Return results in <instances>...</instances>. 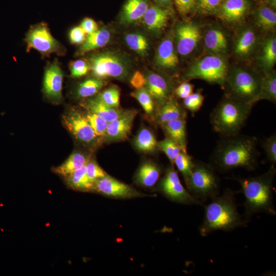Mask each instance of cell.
<instances>
[{"instance_id":"cell-1","label":"cell","mask_w":276,"mask_h":276,"mask_svg":"<svg viewBox=\"0 0 276 276\" xmlns=\"http://www.w3.org/2000/svg\"><path fill=\"white\" fill-rule=\"evenodd\" d=\"M257 143V137L240 133L222 136L213 151L210 164L220 172L237 168L254 171L258 166L260 156Z\"/></svg>"},{"instance_id":"cell-2","label":"cell","mask_w":276,"mask_h":276,"mask_svg":"<svg viewBox=\"0 0 276 276\" xmlns=\"http://www.w3.org/2000/svg\"><path fill=\"white\" fill-rule=\"evenodd\" d=\"M276 174L273 165L265 173L247 178H235L244 196L243 220L247 224L252 216L259 213L275 216L273 185Z\"/></svg>"},{"instance_id":"cell-3","label":"cell","mask_w":276,"mask_h":276,"mask_svg":"<svg viewBox=\"0 0 276 276\" xmlns=\"http://www.w3.org/2000/svg\"><path fill=\"white\" fill-rule=\"evenodd\" d=\"M237 192L226 189L221 195L211 199L204 206V215L199 227L200 235L206 237L217 231L228 232L247 224L240 215L236 203Z\"/></svg>"},{"instance_id":"cell-4","label":"cell","mask_w":276,"mask_h":276,"mask_svg":"<svg viewBox=\"0 0 276 276\" xmlns=\"http://www.w3.org/2000/svg\"><path fill=\"white\" fill-rule=\"evenodd\" d=\"M253 104L225 95L210 115L215 131L222 136L240 133L251 112Z\"/></svg>"},{"instance_id":"cell-5","label":"cell","mask_w":276,"mask_h":276,"mask_svg":"<svg viewBox=\"0 0 276 276\" xmlns=\"http://www.w3.org/2000/svg\"><path fill=\"white\" fill-rule=\"evenodd\" d=\"M262 75L257 70L243 66L229 68L223 88L225 95L254 104L259 93Z\"/></svg>"},{"instance_id":"cell-6","label":"cell","mask_w":276,"mask_h":276,"mask_svg":"<svg viewBox=\"0 0 276 276\" xmlns=\"http://www.w3.org/2000/svg\"><path fill=\"white\" fill-rule=\"evenodd\" d=\"M87 61L95 77L127 80L132 70L130 59L121 52L105 50L91 54Z\"/></svg>"},{"instance_id":"cell-7","label":"cell","mask_w":276,"mask_h":276,"mask_svg":"<svg viewBox=\"0 0 276 276\" xmlns=\"http://www.w3.org/2000/svg\"><path fill=\"white\" fill-rule=\"evenodd\" d=\"M228 70L224 56L209 53L193 62L186 70L183 78L186 81L202 80L223 88Z\"/></svg>"},{"instance_id":"cell-8","label":"cell","mask_w":276,"mask_h":276,"mask_svg":"<svg viewBox=\"0 0 276 276\" xmlns=\"http://www.w3.org/2000/svg\"><path fill=\"white\" fill-rule=\"evenodd\" d=\"M189 192L201 202L218 196L220 181L216 171L211 165L194 160L190 175L185 181Z\"/></svg>"},{"instance_id":"cell-9","label":"cell","mask_w":276,"mask_h":276,"mask_svg":"<svg viewBox=\"0 0 276 276\" xmlns=\"http://www.w3.org/2000/svg\"><path fill=\"white\" fill-rule=\"evenodd\" d=\"M64 127L79 142L89 147L100 142L87 120L85 113L75 108L67 110L62 116Z\"/></svg>"},{"instance_id":"cell-10","label":"cell","mask_w":276,"mask_h":276,"mask_svg":"<svg viewBox=\"0 0 276 276\" xmlns=\"http://www.w3.org/2000/svg\"><path fill=\"white\" fill-rule=\"evenodd\" d=\"M159 189L168 198L185 204L203 206V202L193 197L182 186L173 166L169 167L159 183Z\"/></svg>"},{"instance_id":"cell-11","label":"cell","mask_w":276,"mask_h":276,"mask_svg":"<svg viewBox=\"0 0 276 276\" xmlns=\"http://www.w3.org/2000/svg\"><path fill=\"white\" fill-rule=\"evenodd\" d=\"M173 34L177 52L181 57L191 54L201 38L200 27L192 22L178 23Z\"/></svg>"},{"instance_id":"cell-12","label":"cell","mask_w":276,"mask_h":276,"mask_svg":"<svg viewBox=\"0 0 276 276\" xmlns=\"http://www.w3.org/2000/svg\"><path fill=\"white\" fill-rule=\"evenodd\" d=\"M25 40L28 49H35L43 55L60 54L62 52L60 43L52 36L47 26L43 23L31 27Z\"/></svg>"},{"instance_id":"cell-13","label":"cell","mask_w":276,"mask_h":276,"mask_svg":"<svg viewBox=\"0 0 276 276\" xmlns=\"http://www.w3.org/2000/svg\"><path fill=\"white\" fill-rule=\"evenodd\" d=\"M93 192L108 197L124 199L146 196V195L141 193L131 186L108 174L94 182Z\"/></svg>"},{"instance_id":"cell-14","label":"cell","mask_w":276,"mask_h":276,"mask_svg":"<svg viewBox=\"0 0 276 276\" xmlns=\"http://www.w3.org/2000/svg\"><path fill=\"white\" fill-rule=\"evenodd\" d=\"M260 39L254 27L245 25L237 32L234 38V55L240 60H246L254 55Z\"/></svg>"},{"instance_id":"cell-15","label":"cell","mask_w":276,"mask_h":276,"mask_svg":"<svg viewBox=\"0 0 276 276\" xmlns=\"http://www.w3.org/2000/svg\"><path fill=\"white\" fill-rule=\"evenodd\" d=\"M254 55L261 75L273 70L276 62V37L273 33L260 40Z\"/></svg>"},{"instance_id":"cell-16","label":"cell","mask_w":276,"mask_h":276,"mask_svg":"<svg viewBox=\"0 0 276 276\" xmlns=\"http://www.w3.org/2000/svg\"><path fill=\"white\" fill-rule=\"evenodd\" d=\"M251 9L250 0H224L216 14L224 22L236 25L245 19Z\"/></svg>"},{"instance_id":"cell-17","label":"cell","mask_w":276,"mask_h":276,"mask_svg":"<svg viewBox=\"0 0 276 276\" xmlns=\"http://www.w3.org/2000/svg\"><path fill=\"white\" fill-rule=\"evenodd\" d=\"M146 77L145 87L157 106L172 97L174 91L173 84L166 76L153 72H149Z\"/></svg>"},{"instance_id":"cell-18","label":"cell","mask_w":276,"mask_h":276,"mask_svg":"<svg viewBox=\"0 0 276 276\" xmlns=\"http://www.w3.org/2000/svg\"><path fill=\"white\" fill-rule=\"evenodd\" d=\"M63 77L62 71L56 61L50 64L45 68L43 91L47 98L54 103H59L62 99Z\"/></svg>"},{"instance_id":"cell-19","label":"cell","mask_w":276,"mask_h":276,"mask_svg":"<svg viewBox=\"0 0 276 276\" xmlns=\"http://www.w3.org/2000/svg\"><path fill=\"white\" fill-rule=\"evenodd\" d=\"M137 112L134 109L124 110L115 120L108 123L104 140L109 142L121 141L127 138L130 133Z\"/></svg>"},{"instance_id":"cell-20","label":"cell","mask_w":276,"mask_h":276,"mask_svg":"<svg viewBox=\"0 0 276 276\" xmlns=\"http://www.w3.org/2000/svg\"><path fill=\"white\" fill-rule=\"evenodd\" d=\"M178 55L172 34L162 40L158 45L154 58L155 64L163 70L175 71L179 64Z\"/></svg>"},{"instance_id":"cell-21","label":"cell","mask_w":276,"mask_h":276,"mask_svg":"<svg viewBox=\"0 0 276 276\" xmlns=\"http://www.w3.org/2000/svg\"><path fill=\"white\" fill-rule=\"evenodd\" d=\"M172 13L156 4L150 5L142 19L146 28L154 34H158L167 26Z\"/></svg>"},{"instance_id":"cell-22","label":"cell","mask_w":276,"mask_h":276,"mask_svg":"<svg viewBox=\"0 0 276 276\" xmlns=\"http://www.w3.org/2000/svg\"><path fill=\"white\" fill-rule=\"evenodd\" d=\"M205 50L209 54L224 56L228 51V41L223 30L216 27L209 28L203 36Z\"/></svg>"},{"instance_id":"cell-23","label":"cell","mask_w":276,"mask_h":276,"mask_svg":"<svg viewBox=\"0 0 276 276\" xmlns=\"http://www.w3.org/2000/svg\"><path fill=\"white\" fill-rule=\"evenodd\" d=\"M155 122L160 125L168 121L186 119L187 111L173 97L157 106L154 113Z\"/></svg>"},{"instance_id":"cell-24","label":"cell","mask_w":276,"mask_h":276,"mask_svg":"<svg viewBox=\"0 0 276 276\" xmlns=\"http://www.w3.org/2000/svg\"><path fill=\"white\" fill-rule=\"evenodd\" d=\"M149 5V0H126L120 15V23L128 25L140 20Z\"/></svg>"},{"instance_id":"cell-25","label":"cell","mask_w":276,"mask_h":276,"mask_svg":"<svg viewBox=\"0 0 276 276\" xmlns=\"http://www.w3.org/2000/svg\"><path fill=\"white\" fill-rule=\"evenodd\" d=\"M275 10L264 5H258L252 12V18L255 26L261 31L272 33L276 27Z\"/></svg>"},{"instance_id":"cell-26","label":"cell","mask_w":276,"mask_h":276,"mask_svg":"<svg viewBox=\"0 0 276 276\" xmlns=\"http://www.w3.org/2000/svg\"><path fill=\"white\" fill-rule=\"evenodd\" d=\"M167 136L175 141L183 151L187 152L186 119L171 120L160 125Z\"/></svg>"},{"instance_id":"cell-27","label":"cell","mask_w":276,"mask_h":276,"mask_svg":"<svg viewBox=\"0 0 276 276\" xmlns=\"http://www.w3.org/2000/svg\"><path fill=\"white\" fill-rule=\"evenodd\" d=\"M83 105L88 111L98 115L108 123L118 118L124 111V109L107 105L98 95L88 99Z\"/></svg>"},{"instance_id":"cell-28","label":"cell","mask_w":276,"mask_h":276,"mask_svg":"<svg viewBox=\"0 0 276 276\" xmlns=\"http://www.w3.org/2000/svg\"><path fill=\"white\" fill-rule=\"evenodd\" d=\"M110 37V31L107 28L98 29L88 35L78 50V55H83L88 52L104 47L109 42Z\"/></svg>"},{"instance_id":"cell-29","label":"cell","mask_w":276,"mask_h":276,"mask_svg":"<svg viewBox=\"0 0 276 276\" xmlns=\"http://www.w3.org/2000/svg\"><path fill=\"white\" fill-rule=\"evenodd\" d=\"M91 158L81 151L73 152L61 164L53 171L63 178L84 166Z\"/></svg>"},{"instance_id":"cell-30","label":"cell","mask_w":276,"mask_h":276,"mask_svg":"<svg viewBox=\"0 0 276 276\" xmlns=\"http://www.w3.org/2000/svg\"><path fill=\"white\" fill-rule=\"evenodd\" d=\"M161 172V169L157 165L153 162H146L139 167L135 176V181L142 187H151L158 180Z\"/></svg>"},{"instance_id":"cell-31","label":"cell","mask_w":276,"mask_h":276,"mask_svg":"<svg viewBox=\"0 0 276 276\" xmlns=\"http://www.w3.org/2000/svg\"><path fill=\"white\" fill-rule=\"evenodd\" d=\"M63 178L67 187L72 190L93 192L94 183L90 181L86 175L85 165Z\"/></svg>"},{"instance_id":"cell-32","label":"cell","mask_w":276,"mask_h":276,"mask_svg":"<svg viewBox=\"0 0 276 276\" xmlns=\"http://www.w3.org/2000/svg\"><path fill=\"white\" fill-rule=\"evenodd\" d=\"M262 100L275 103L276 72L274 69L262 75L260 88L257 98V102Z\"/></svg>"},{"instance_id":"cell-33","label":"cell","mask_w":276,"mask_h":276,"mask_svg":"<svg viewBox=\"0 0 276 276\" xmlns=\"http://www.w3.org/2000/svg\"><path fill=\"white\" fill-rule=\"evenodd\" d=\"M124 40L127 45L141 56L148 55L150 44L148 38L142 32L135 31L126 34Z\"/></svg>"},{"instance_id":"cell-34","label":"cell","mask_w":276,"mask_h":276,"mask_svg":"<svg viewBox=\"0 0 276 276\" xmlns=\"http://www.w3.org/2000/svg\"><path fill=\"white\" fill-rule=\"evenodd\" d=\"M134 145L139 151L152 152L157 147V142L153 133L149 129L144 128L140 130L134 140Z\"/></svg>"},{"instance_id":"cell-35","label":"cell","mask_w":276,"mask_h":276,"mask_svg":"<svg viewBox=\"0 0 276 276\" xmlns=\"http://www.w3.org/2000/svg\"><path fill=\"white\" fill-rule=\"evenodd\" d=\"M103 79L96 77L88 78L80 83L76 88L78 98H86L94 96L105 85Z\"/></svg>"},{"instance_id":"cell-36","label":"cell","mask_w":276,"mask_h":276,"mask_svg":"<svg viewBox=\"0 0 276 276\" xmlns=\"http://www.w3.org/2000/svg\"><path fill=\"white\" fill-rule=\"evenodd\" d=\"M130 95L139 102L147 114L152 115L154 113V100L145 87L135 89Z\"/></svg>"},{"instance_id":"cell-37","label":"cell","mask_w":276,"mask_h":276,"mask_svg":"<svg viewBox=\"0 0 276 276\" xmlns=\"http://www.w3.org/2000/svg\"><path fill=\"white\" fill-rule=\"evenodd\" d=\"M174 164L182 174L186 181L190 175L194 165V160L193 157L190 155L187 152L180 151L176 157Z\"/></svg>"},{"instance_id":"cell-38","label":"cell","mask_w":276,"mask_h":276,"mask_svg":"<svg viewBox=\"0 0 276 276\" xmlns=\"http://www.w3.org/2000/svg\"><path fill=\"white\" fill-rule=\"evenodd\" d=\"M157 147L166 155L173 166L176 157L182 151L179 146L168 136L157 142Z\"/></svg>"},{"instance_id":"cell-39","label":"cell","mask_w":276,"mask_h":276,"mask_svg":"<svg viewBox=\"0 0 276 276\" xmlns=\"http://www.w3.org/2000/svg\"><path fill=\"white\" fill-rule=\"evenodd\" d=\"M85 115L97 136L104 139L108 122L98 115L89 111Z\"/></svg>"},{"instance_id":"cell-40","label":"cell","mask_w":276,"mask_h":276,"mask_svg":"<svg viewBox=\"0 0 276 276\" xmlns=\"http://www.w3.org/2000/svg\"><path fill=\"white\" fill-rule=\"evenodd\" d=\"M97 95L107 105L112 107L119 108L120 90L117 86L111 85Z\"/></svg>"},{"instance_id":"cell-41","label":"cell","mask_w":276,"mask_h":276,"mask_svg":"<svg viewBox=\"0 0 276 276\" xmlns=\"http://www.w3.org/2000/svg\"><path fill=\"white\" fill-rule=\"evenodd\" d=\"M204 97L200 91L192 93L183 99L182 106L185 109L189 110L192 113L198 111L201 107Z\"/></svg>"},{"instance_id":"cell-42","label":"cell","mask_w":276,"mask_h":276,"mask_svg":"<svg viewBox=\"0 0 276 276\" xmlns=\"http://www.w3.org/2000/svg\"><path fill=\"white\" fill-rule=\"evenodd\" d=\"M224 0H196V10L203 14H216Z\"/></svg>"},{"instance_id":"cell-43","label":"cell","mask_w":276,"mask_h":276,"mask_svg":"<svg viewBox=\"0 0 276 276\" xmlns=\"http://www.w3.org/2000/svg\"><path fill=\"white\" fill-rule=\"evenodd\" d=\"M262 147L264 150L267 159L274 165L276 164V134H272L262 142Z\"/></svg>"},{"instance_id":"cell-44","label":"cell","mask_w":276,"mask_h":276,"mask_svg":"<svg viewBox=\"0 0 276 276\" xmlns=\"http://www.w3.org/2000/svg\"><path fill=\"white\" fill-rule=\"evenodd\" d=\"M86 175L93 183L107 174L94 160L90 158L85 165Z\"/></svg>"},{"instance_id":"cell-45","label":"cell","mask_w":276,"mask_h":276,"mask_svg":"<svg viewBox=\"0 0 276 276\" xmlns=\"http://www.w3.org/2000/svg\"><path fill=\"white\" fill-rule=\"evenodd\" d=\"M71 76L79 78L85 75L89 71L90 67L87 61L79 59L72 62L70 65Z\"/></svg>"},{"instance_id":"cell-46","label":"cell","mask_w":276,"mask_h":276,"mask_svg":"<svg viewBox=\"0 0 276 276\" xmlns=\"http://www.w3.org/2000/svg\"><path fill=\"white\" fill-rule=\"evenodd\" d=\"M173 3L181 15H187L196 10V0H173Z\"/></svg>"},{"instance_id":"cell-47","label":"cell","mask_w":276,"mask_h":276,"mask_svg":"<svg viewBox=\"0 0 276 276\" xmlns=\"http://www.w3.org/2000/svg\"><path fill=\"white\" fill-rule=\"evenodd\" d=\"M193 84L186 81L175 88L174 92L177 97L183 99L193 93Z\"/></svg>"},{"instance_id":"cell-48","label":"cell","mask_w":276,"mask_h":276,"mask_svg":"<svg viewBox=\"0 0 276 276\" xmlns=\"http://www.w3.org/2000/svg\"><path fill=\"white\" fill-rule=\"evenodd\" d=\"M69 38L72 43H82L86 38L85 33L80 26L75 27L71 30Z\"/></svg>"},{"instance_id":"cell-49","label":"cell","mask_w":276,"mask_h":276,"mask_svg":"<svg viewBox=\"0 0 276 276\" xmlns=\"http://www.w3.org/2000/svg\"><path fill=\"white\" fill-rule=\"evenodd\" d=\"M145 76L140 71H135L130 78V85L135 89L145 86Z\"/></svg>"},{"instance_id":"cell-50","label":"cell","mask_w":276,"mask_h":276,"mask_svg":"<svg viewBox=\"0 0 276 276\" xmlns=\"http://www.w3.org/2000/svg\"><path fill=\"white\" fill-rule=\"evenodd\" d=\"M85 34H90L98 29L96 22L90 18H85L81 22L80 26Z\"/></svg>"},{"instance_id":"cell-51","label":"cell","mask_w":276,"mask_h":276,"mask_svg":"<svg viewBox=\"0 0 276 276\" xmlns=\"http://www.w3.org/2000/svg\"><path fill=\"white\" fill-rule=\"evenodd\" d=\"M155 4L163 7L172 13L173 12V0H153Z\"/></svg>"},{"instance_id":"cell-52","label":"cell","mask_w":276,"mask_h":276,"mask_svg":"<svg viewBox=\"0 0 276 276\" xmlns=\"http://www.w3.org/2000/svg\"><path fill=\"white\" fill-rule=\"evenodd\" d=\"M258 5H264L275 10L276 0H256Z\"/></svg>"}]
</instances>
